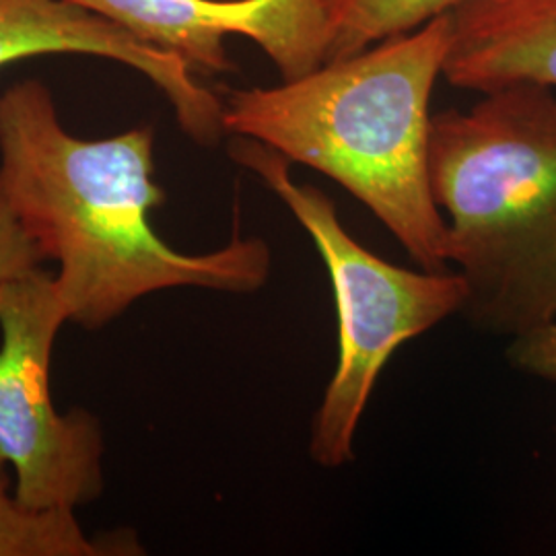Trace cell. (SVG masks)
<instances>
[{"mask_svg": "<svg viewBox=\"0 0 556 556\" xmlns=\"http://www.w3.org/2000/svg\"><path fill=\"white\" fill-rule=\"evenodd\" d=\"M153 130L83 140L60 124L48 87L23 80L0 96V184L41 258L54 260L68 321L98 330L165 289L254 293L273 270L260 238L184 254L151 225L165 202L153 179Z\"/></svg>", "mask_w": 556, "mask_h": 556, "instance_id": "obj_1", "label": "cell"}, {"mask_svg": "<svg viewBox=\"0 0 556 556\" xmlns=\"http://www.w3.org/2000/svg\"><path fill=\"white\" fill-rule=\"evenodd\" d=\"M452 13L330 60L277 87L231 91L225 132L334 179L425 270H447V223L429 178L431 96L443 75Z\"/></svg>", "mask_w": 556, "mask_h": 556, "instance_id": "obj_2", "label": "cell"}, {"mask_svg": "<svg viewBox=\"0 0 556 556\" xmlns=\"http://www.w3.org/2000/svg\"><path fill=\"white\" fill-rule=\"evenodd\" d=\"M429 178L459 312L516 338L556 319V89L516 83L431 118Z\"/></svg>", "mask_w": 556, "mask_h": 556, "instance_id": "obj_3", "label": "cell"}, {"mask_svg": "<svg viewBox=\"0 0 556 556\" xmlns=\"http://www.w3.org/2000/svg\"><path fill=\"white\" fill-rule=\"evenodd\" d=\"M316 243L334 291L338 361L309 431V456L337 470L355 459L358 425L388 361L402 344L462 312L466 285L456 270H410L361 245L319 188L298 184L291 161L248 137L229 147Z\"/></svg>", "mask_w": 556, "mask_h": 556, "instance_id": "obj_4", "label": "cell"}, {"mask_svg": "<svg viewBox=\"0 0 556 556\" xmlns=\"http://www.w3.org/2000/svg\"><path fill=\"white\" fill-rule=\"evenodd\" d=\"M68 309L43 270L0 282V462L15 497L34 509H75L100 497V420L60 415L50 392L52 349Z\"/></svg>", "mask_w": 556, "mask_h": 556, "instance_id": "obj_5", "label": "cell"}, {"mask_svg": "<svg viewBox=\"0 0 556 556\" xmlns=\"http://www.w3.org/2000/svg\"><path fill=\"white\" fill-rule=\"evenodd\" d=\"M118 23L137 40L178 54L197 75L233 71L227 36L258 43L282 80L328 62L330 0H68Z\"/></svg>", "mask_w": 556, "mask_h": 556, "instance_id": "obj_6", "label": "cell"}, {"mask_svg": "<svg viewBox=\"0 0 556 556\" xmlns=\"http://www.w3.org/2000/svg\"><path fill=\"white\" fill-rule=\"evenodd\" d=\"M89 54L137 68L172 103L179 128L199 144L225 135L223 100L200 85L186 60L137 40L118 23L68 0H0V68L40 54Z\"/></svg>", "mask_w": 556, "mask_h": 556, "instance_id": "obj_7", "label": "cell"}, {"mask_svg": "<svg viewBox=\"0 0 556 556\" xmlns=\"http://www.w3.org/2000/svg\"><path fill=\"white\" fill-rule=\"evenodd\" d=\"M443 77L457 89L516 83L556 89V0H462Z\"/></svg>", "mask_w": 556, "mask_h": 556, "instance_id": "obj_8", "label": "cell"}, {"mask_svg": "<svg viewBox=\"0 0 556 556\" xmlns=\"http://www.w3.org/2000/svg\"><path fill=\"white\" fill-rule=\"evenodd\" d=\"M2 466V462H0ZM135 540H91L83 532L75 509H34L7 495L0 475V556L140 555Z\"/></svg>", "mask_w": 556, "mask_h": 556, "instance_id": "obj_9", "label": "cell"}, {"mask_svg": "<svg viewBox=\"0 0 556 556\" xmlns=\"http://www.w3.org/2000/svg\"><path fill=\"white\" fill-rule=\"evenodd\" d=\"M462 0H330V60L346 59L379 41L415 31Z\"/></svg>", "mask_w": 556, "mask_h": 556, "instance_id": "obj_10", "label": "cell"}, {"mask_svg": "<svg viewBox=\"0 0 556 556\" xmlns=\"http://www.w3.org/2000/svg\"><path fill=\"white\" fill-rule=\"evenodd\" d=\"M41 260L38 245L23 229L0 184V282L38 270Z\"/></svg>", "mask_w": 556, "mask_h": 556, "instance_id": "obj_11", "label": "cell"}, {"mask_svg": "<svg viewBox=\"0 0 556 556\" xmlns=\"http://www.w3.org/2000/svg\"><path fill=\"white\" fill-rule=\"evenodd\" d=\"M507 361L517 371L556 383V319L511 338Z\"/></svg>", "mask_w": 556, "mask_h": 556, "instance_id": "obj_12", "label": "cell"}]
</instances>
